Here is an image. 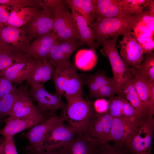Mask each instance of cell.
I'll use <instances>...</instances> for the list:
<instances>
[{"label":"cell","instance_id":"21","mask_svg":"<svg viewBox=\"0 0 154 154\" xmlns=\"http://www.w3.org/2000/svg\"><path fill=\"white\" fill-rule=\"evenodd\" d=\"M54 69L46 59L37 60L26 84L32 88L44 86L45 82L52 79Z\"/></svg>","mask_w":154,"mask_h":154},{"label":"cell","instance_id":"13","mask_svg":"<svg viewBox=\"0 0 154 154\" xmlns=\"http://www.w3.org/2000/svg\"><path fill=\"white\" fill-rule=\"evenodd\" d=\"M82 45L80 41L61 42L57 40L46 60L54 68H62L72 63L70 60L71 56Z\"/></svg>","mask_w":154,"mask_h":154},{"label":"cell","instance_id":"36","mask_svg":"<svg viewBox=\"0 0 154 154\" xmlns=\"http://www.w3.org/2000/svg\"><path fill=\"white\" fill-rule=\"evenodd\" d=\"M0 4L8 9L19 7H41L38 0H0Z\"/></svg>","mask_w":154,"mask_h":154},{"label":"cell","instance_id":"44","mask_svg":"<svg viewBox=\"0 0 154 154\" xmlns=\"http://www.w3.org/2000/svg\"><path fill=\"white\" fill-rule=\"evenodd\" d=\"M23 150L26 154H62L60 148L50 150L36 151L25 147Z\"/></svg>","mask_w":154,"mask_h":154},{"label":"cell","instance_id":"42","mask_svg":"<svg viewBox=\"0 0 154 154\" xmlns=\"http://www.w3.org/2000/svg\"><path fill=\"white\" fill-rule=\"evenodd\" d=\"M92 106L94 111L97 113H102L108 112V102L104 99H99L96 100Z\"/></svg>","mask_w":154,"mask_h":154},{"label":"cell","instance_id":"17","mask_svg":"<svg viewBox=\"0 0 154 154\" xmlns=\"http://www.w3.org/2000/svg\"><path fill=\"white\" fill-rule=\"evenodd\" d=\"M142 119L130 120L113 117L110 141H112L114 144L125 147Z\"/></svg>","mask_w":154,"mask_h":154},{"label":"cell","instance_id":"30","mask_svg":"<svg viewBox=\"0 0 154 154\" xmlns=\"http://www.w3.org/2000/svg\"><path fill=\"white\" fill-rule=\"evenodd\" d=\"M98 59L96 51L90 49L82 50L79 51L76 55L75 64L79 69L88 70L95 66Z\"/></svg>","mask_w":154,"mask_h":154},{"label":"cell","instance_id":"47","mask_svg":"<svg viewBox=\"0 0 154 154\" xmlns=\"http://www.w3.org/2000/svg\"><path fill=\"white\" fill-rule=\"evenodd\" d=\"M147 5L149 6V10L148 11L149 15L152 16L154 17V1L148 0Z\"/></svg>","mask_w":154,"mask_h":154},{"label":"cell","instance_id":"3","mask_svg":"<svg viewBox=\"0 0 154 154\" xmlns=\"http://www.w3.org/2000/svg\"><path fill=\"white\" fill-rule=\"evenodd\" d=\"M118 36L103 42L100 52L108 58L110 63L113 76L112 78L117 96H120L123 88L132 75L130 68L124 62L119 54L116 46Z\"/></svg>","mask_w":154,"mask_h":154},{"label":"cell","instance_id":"9","mask_svg":"<svg viewBox=\"0 0 154 154\" xmlns=\"http://www.w3.org/2000/svg\"><path fill=\"white\" fill-rule=\"evenodd\" d=\"M28 86L23 85L11 110L8 118L28 117L39 120L42 123L48 119L45 117L33 103L29 93Z\"/></svg>","mask_w":154,"mask_h":154},{"label":"cell","instance_id":"25","mask_svg":"<svg viewBox=\"0 0 154 154\" xmlns=\"http://www.w3.org/2000/svg\"><path fill=\"white\" fill-rule=\"evenodd\" d=\"M120 97L129 102L137 111L142 118H146L152 115L142 103L137 93L134 84L132 73L123 88Z\"/></svg>","mask_w":154,"mask_h":154},{"label":"cell","instance_id":"26","mask_svg":"<svg viewBox=\"0 0 154 154\" xmlns=\"http://www.w3.org/2000/svg\"><path fill=\"white\" fill-rule=\"evenodd\" d=\"M83 84L85 85L89 90V96L95 98L100 89L108 83L113 82L112 78L108 77L105 71H98L91 74H79Z\"/></svg>","mask_w":154,"mask_h":154},{"label":"cell","instance_id":"8","mask_svg":"<svg viewBox=\"0 0 154 154\" xmlns=\"http://www.w3.org/2000/svg\"><path fill=\"white\" fill-rule=\"evenodd\" d=\"M29 44L22 27L6 26L0 30V49L16 55H25Z\"/></svg>","mask_w":154,"mask_h":154},{"label":"cell","instance_id":"4","mask_svg":"<svg viewBox=\"0 0 154 154\" xmlns=\"http://www.w3.org/2000/svg\"><path fill=\"white\" fill-rule=\"evenodd\" d=\"M94 111L91 101L83 98L68 104L59 116L68 123L77 134L83 133Z\"/></svg>","mask_w":154,"mask_h":154},{"label":"cell","instance_id":"33","mask_svg":"<svg viewBox=\"0 0 154 154\" xmlns=\"http://www.w3.org/2000/svg\"><path fill=\"white\" fill-rule=\"evenodd\" d=\"M118 1L123 13L130 16L141 14L147 5V0H118Z\"/></svg>","mask_w":154,"mask_h":154},{"label":"cell","instance_id":"6","mask_svg":"<svg viewBox=\"0 0 154 154\" xmlns=\"http://www.w3.org/2000/svg\"><path fill=\"white\" fill-rule=\"evenodd\" d=\"M29 93L32 98L36 101V106L38 110L47 119L56 116L58 110H62L67 105L63 102L61 95L48 92L44 86L30 87Z\"/></svg>","mask_w":154,"mask_h":154},{"label":"cell","instance_id":"40","mask_svg":"<svg viewBox=\"0 0 154 154\" xmlns=\"http://www.w3.org/2000/svg\"><path fill=\"white\" fill-rule=\"evenodd\" d=\"M16 88L12 83L0 76V98L15 91Z\"/></svg>","mask_w":154,"mask_h":154},{"label":"cell","instance_id":"16","mask_svg":"<svg viewBox=\"0 0 154 154\" xmlns=\"http://www.w3.org/2000/svg\"><path fill=\"white\" fill-rule=\"evenodd\" d=\"M77 134L68 123H62L47 133L42 142L43 149L50 150L61 148L69 142Z\"/></svg>","mask_w":154,"mask_h":154},{"label":"cell","instance_id":"46","mask_svg":"<svg viewBox=\"0 0 154 154\" xmlns=\"http://www.w3.org/2000/svg\"><path fill=\"white\" fill-rule=\"evenodd\" d=\"M144 54H146L150 53L154 49V40L147 42L141 46Z\"/></svg>","mask_w":154,"mask_h":154},{"label":"cell","instance_id":"48","mask_svg":"<svg viewBox=\"0 0 154 154\" xmlns=\"http://www.w3.org/2000/svg\"><path fill=\"white\" fill-rule=\"evenodd\" d=\"M0 154H4V144L3 142L0 144Z\"/></svg>","mask_w":154,"mask_h":154},{"label":"cell","instance_id":"7","mask_svg":"<svg viewBox=\"0 0 154 154\" xmlns=\"http://www.w3.org/2000/svg\"><path fill=\"white\" fill-rule=\"evenodd\" d=\"M67 5L61 8L54 15L53 31L59 41H80L76 23Z\"/></svg>","mask_w":154,"mask_h":154},{"label":"cell","instance_id":"15","mask_svg":"<svg viewBox=\"0 0 154 154\" xmlns=\"http://www.w3.org/2000/svg\"><path fill=\"white\" fill-rule=\"evenodd\" d=\"M54 20L42 9L27 24L21 27L29 44L37 38L53 31Z\"/></svg>","mask_w":154,"mask_h":154},{"label":"cell","instance_id":"38","mask_svg":"<svg viewBox=\"0 0 154 154\" xmlns=\"http://www.w3.org/2000/svg\"><path fill=\"white\" fill-rule=\"evenodd\" d=\"M132 33L135 38H146L153 37L154 33L150 31L141 20V19Z\"/></svg>","mask_w":154,"mask_h":154},{"label":"cell","instance_id":"43","mask_svg":"<svg viewBox=\"0 0 154 154\" xmlns=\"http://www.w3.org/2000/svg\"><path fill=\"white\" fill-rule=\"evenodd\" d=\"M141 20L148 29L154 33V17L150 15L149 11H146L141 18Z\"/></svg>","mask_w":154,"mask_h":154},{"label":"cell","instance_id":"22","mask_svg":"<svg viewBox=\"0 0 154 154\" xmlns=\"http://www.w3.org/2000/svg\"><path fill=\"white\" fill-rule=\"evenodd\" d=\"M5 121V125L0 130V135L4 139L13 137L17 133L42 123L36 119L25 117L7 118Z\"/></svg>","mask_w":154,"mask_h":154},{"label":"cell","instance_id":"41","mask_svg":"<svg viewBox=\"0 0 154 154\" xmlns=\"http://www.w3.org/2000/svg\"><path fill=\"white\" fill-rule=\"evenodd\" d=\"M4 144V154H17L13 137L5 139Z\"/></svg>","mask_w":154,"mask_h":154},{"label":"cell","instance_id":"20","mask_svg":"<svg viewBox=\"0 0 154 154\" xmlns=\"http://www.w3.org/2000/svg\"><path fill=\"white\" fill-rule=\"evenodd\" d=\"M56 40L55 33L52 31L30 42L26 50V54L35 59H46Z\"/></svg>","mask_w":154,"mask_h":154},{"label":"cell","instance_id":"45","mask_svg":"<svg viewBox=\"0 0 154 154\" xmlns=\"http://www.w3.org/2000/svg\"><path fill=\"white\" fill-rule=\"evenodd\" d=\"M9 17L8 12L0 5V30L4 27L7 22Z\"/></svg>","mask_w":154,"mask_h":154},{"label":"cell","instance_id":"23","mask_svg":"<svg viewBox=\"0 0 154 154\" xmlns=\"http://www.w3.org/2000/svg\"><path fill=\"white\" fill-rule=\"evenodd\" d=\"M41 8L24 7L8 9L10 11L9 13V17L5 26L18 28L23 27L28 23L42 9Z\"/></svg>","mask_w":154,"mask_h":154},{"label":"cell","instance_id":"24","mask_svg":"<svg viewBox=\"0 0 154 154\" xmlns=\"http://www.w3.org/2000/svg\"><path fill=\"white\" fill-rule=\"evenodd\" d=\"M96 19L115 17H123L124 14L118 0H94Z\"/></svg>","mask_w":154,"mask_h":154},{"label":"cell","instance_id":"11","mask_svg":"<svg viewBox=\"0 0 154 154\" xmlns=\"http://www.w3.org/2000/svg\"><path fill=\"white\" fill-rule=\"evenodd\" d=\"M37 60L26 54L21 55L12 65L0 72V76L15 85H21L29 78Z\"/></svg>","mask_w":154,"mask_h":154},{"label":"cell","instance_id":"5","mask_svg":"<svg viewBox=\"0 0 154 154\" xmlns=\"http://www.w3.org/2000/svg\"><path fill=\"white\" fill-rule=\"evenodd\" d=\"M154 132L153 116L142 119L125 147L131 154H152Z\"/></svg>","mask_w":154,"mask_h":154},{"label":"cell","instance_id":"18","mask_svg":"<svg viewBox=\"0 0 154 154\" xmlns=\"http://www.w3.org/2000/svg\"><path fill=\"white\" fill-rule=\"evenodd\" d=\"M101 143L98 140L83 133L77 134L68 144L60 148L62 154H94Z\"/></svg>","mask_w":154,"mask_h":154},{"label":"cell","instance_id":"19","mask_svg":"<svg viewBox=\"0 0 154 154\" xmlns=\"http://www.w3.org/2000/svg\"><path fill=\"white\" fill-rule=\"evenodd\" d=\"M108 102V112L113 117L130 120L142 118L135 108L124 98L114 96L109 98Z\"/></svg>","mask_w":154,"mask_h":154},{"label":"cell","instance_id":"29","mask_svg":"<svg viewBox=\"0 0 154 154\" xmlns=\"http://www.w3.org/2000/svg\"><path fill=\"white\" fill-rule=\"evenodd\" d=\"M133 74L134 85L140 99L143 105L149 110L150 114L154 116L151 109L148 83L142 78L134 69L130 68Z\"/></svg>","mask_w":154,"mask_h":154},{"label":"cell","instance_id":"31","mask_svg":"<svg viewBox=\"0 0 154 154\" xmlns=\"http://www.w3.org/2000/svg\"><path fill=\"white\" fill-rule=\"evenodd\" d=\"M134 70L147 82H154V52L145 54L140 67Z\"/></svg>","mask_w":154,"mask_h":154},{"label":"cell","instance_id":"32","mask_svg":"<svg viewBox=\"0 0 154 154\" xmlns=\"http://www.w3.org/2000/svg\"><path fill=\"white\" fill-rule=\"evenodd\" d=\"M23 85L13 92L9 93L0 98V126L4 118L8 116L19 94L22 89Z\"/></svg>","mask_w":154,"mask_h":154},{"label":"cell","instance_id":"14","mask_svg":"<svg viewBox=\"0 0 154 154\" xmlns=\"http://www.w3.org/2000/svg\"><path fill=\"white\" fill-rule=\"evenodd\" d=\"M64 121L59 116H56L30 128L22 134L23 137L29 141V143L26 147L36 151L44 150L42 142L47 133L53 127Z\"/></svg>","mask_w":154,"mask_h":154},{"label":"cell","instance_id":"28","mask_svg":"<svg viewBox=\"0 0 154 154\" xmlns=\"http://www.w3.org/2000/svg\"><path fill=\"white\" fill-rule=\"evenodd\" d=\"M65 1L72 12L77 13L87 21L89 26L96 19L94 0H66Z\"/></svg>","mask_w":154,"mask_h":154},{"label":"cell","instance_id":"1","mask_svg":"<svg viewBox=\"0 0 154 154\" xmlns=\"http://www.w3.org/2000/svg\"><path fill=\"white\" fill-rule=\"evenodd\" d=\"M146 11L137 15L96 19L90 23L94 39L101 44L104 40L116 36L124 35L133 30Z\"/></svg>","mask_w":154,"mask_h":154},{"label":"cell","instance_id":"12","mask_svg":"<svg viewBox=\"0 0 154 154\" xmlns=\"http://www.w3.org/2000/svg\"><path fill=\"white\" fill-rule=\"evenodd\" d=\"M120 54L124 62L131 69L139 68L143 60L142 48L131 32L123 36L119 41Z\"/></svg>","mask_w":154,"mask_h":154},{"label":"cell","instance_id":"34","mask_svg":"<svg viewBox=\"0 0 154 154\" xmlns=\"http://www.w3.org/2000/svg\"><path fill=\"white\" fill-rule=\"evenodd\" d=\"M94 154H131L125 147L111 145L108 143H101L96 149Z\"/></svg>","mask_w":154,"mask_h":154},{"label":"cell","instance_id":"37","mask_svg":"<svg viewBox=\"0 0 154 154\" xmlns=\"http://www.w3.org/2000/svg\"><path fill=\"white\" fill-rule=\"evenodd\" d=\"M21 55H16L0 49V72L6 70L12 65Z\"/></svg>","mask_w":154,"mask_h":154},{"label":"cell","instance_id":"2","mask_svg":"<svg viewBox=\"0 0 154 154\" xmlns=\"http://www.w3.org/2000/svg\"><path fill=\"white\" fill-rule=\"evenodd\" d=\"M52 79L55 92L64 96L67 104L83 98L82 80L72 63L61 69L54 68Z\"/></svg>","mask_w":154,"mask_h":154},{"label":"cell","instance_id":"10","mask_svg":"<svg viewBox=\"0 0 154 154\" xmlns=\"http://www.w3.org/2000/svg\"><path fill=\"white\" fill-rule=\"evenodd\" d=\"M113 117L107 112L94 113L90 118L84 132L101 143L110 141Z\"/></svg>","mask_w":154,"mask_h":154},{"label":"cell","instance_id":"35","mask_svg":"<svg viewBox=\"0 0 154 154\" xmlns=\"http://www.w3.org/2000/svg\"><path fill=\"white\" fill-rule=\"evenodd\" d=\"M38 1L42 9L53 18L58 11L66 4L65 0H38Z\"/></svg>","mask_w":154,"mask_h":154},{"label":"cell","instance_id":"27","mask_svg":"<svg viewBox=\"0 0 154 154\" xmlns=\"http://www.w3.org/2000/svg\"><path fill=\"white\" fill-rule=\"evenodd\" d=\"M80 37V42L86 44L90 49L96 51L101 44L95 42L92 29L86 20L77 13L72 12Z\"/></svg>","mask_w":154,"mask_h":154},{"label":"cell","instance_id":"39","mask_svg":"<svg viewBox=\"0 0 154 154\" xmlns=\"http://www.w3.org/2000/svg\"><path fill=\"white\" fill-rule=\"evenodd\" d=\"M116 94L113 82L106 84L101 88L97 93L95 98L108 97L109 98Z\"/></svg>","mask_w":154,"mask_h":154}]
</instances>
